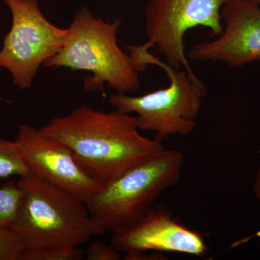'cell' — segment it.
I'll use <instances>...</instances> for the list:
<instances>
[{"mask_svg": "<svg viewBox=\"0 0 260 260\" xmlns=\"http://www.w3.org/2000/svg\"><path fill=\"white\" fill-rule=\"evenodd\" d=\"M71 150L84 171L101 185L148 160L164 147L161 140L140 134L136 116L88 105L51 119L39 129Z\"/></svg>", "mask_w": 260, "mask_h": 260, "instance_id": "obj_1", "label": "cell"}, {"mask_svg": "<svg viewBox=\"0 0 260 260\" xmlns=\"http://www.w3.org/2000/svg\"><path fill=\"white\" fill-rule=\"evenodd\" d=\"M21 201L11 228L27 251L79 247L107 231L74 195L32 173L20 177Z\"/></svg>", "mask_w": 260, "mask_h": 260, "instance_id": "obj_2", "label": "cell"}, {"mask_svg": "<svg viewBox=\"0 0 260 260\" xmlns=\"http://www.w3.org/2000/svg\"><path fill=\"white\" fill-rule=\"evenodd\" d=\"M121 24L120 19L105 21L82 7L75 12L64 46L44 66L91 73L92 83L85 85L88 90L107 85L117 93L135 91L140 87L139 71L118 44Z\"/></svg>", "mask_w": 260, "mask_h": 260, "instance_id": "obj_3", "label": "cell"}, {"mask_svg": "<svg viewBox=\"0 0 260 260\" xmlns=\"http://www.w3.org/2000/svg\"><path fill=\"white\" fill-rule=\"evenodd\" d=\"M149 49L146 44L129 47L130 56L139 72L148 64L164 70L170 80L169 86L138 96L116 92L108 102L119 112L136 114L139 129L155 132L159 140L171 135H190L196 129L208 89L203 81H194L185 70L173 68L149 53Z\"/></svg>", "mask_w": 260, "mask_h": 260, "instance_id": "obj_4", "label": "cell"}, {"mask_svg": "<svg viewBox=\"0 0 260 260\" xmlns=\"http://www.w3.org/2000/svg\"><path fill=\"white\" fill-rule=\"evenodd\" d=\"M184 156L164 148L102 186L87 208L106 231L115 232L144 215L153 203L181 177Z\"/></svg>", "mask_w": 260, "mask_h": 260, "instance_id": "obj_5", "label": "cell"}, {"mask_svg": "<svg viewBox=\"0 0 260 260\" xmlns=\"http://www.w3.org/2000/svg\"><path fill=\"white\" fill-rule=\"evenodd\" d=\"M12 24L0 49V68L20 90L31 88L39 68L64 46L68 28L43 14L38 0H5Z\"/></svg>", "mask_w": 260, "mask_h": 260, "instance_id": "obj_6", "label": "cell"}, {"mask_svg": "<svg viewBox=\"0 0 260 260\" xmlns=\"http://www.w3.org/2000/svg\"><path fill=\"white\" fill-rule=\"evenodd\" d=\"M225 0H149L145 10V31L150 46L156 45L167 64L184 68L194 81V74L184 51V38L189 29L203 26L213 36L223 30L221 9Z\"/></svg>", "mask_w": 260, "mask_h": 260, "instance_id": "obj_7", "label": "cell"}, {"mask_svg": "<svg viewBox=\"0 0 260 260\" xmlns=\"http://www.w3.org/2000/svg\"><path fill=\"white\" fill-rule=\"evenodd\" d=\"M29 170L85 203L102 185L90 177L66 145L43 135L28 124H21L14 140Z\"/></svg>", "mask_w": 260, "mask_h": 260, "instance_id": "obj_8", "label": "cell"}, {"mask_svg": "<svg viewBox=\"0 0 260 260\" xmlns=\"http://www.w3.org/2000/svg\"><path fill=\"white\" fill-rule=\"evenodd\" d=\"M113 247L124 259L148 251L176 252L203 256L208 246L203 236L178 222L167 207H153L127 226L112 232Z\"/></svg>", "mask_w": 260, "mask_h": 260, "instance_id": "obj_9", "label": "cell"}, {"mask_svg": "<svg viewBox=\"0 0 260 260\" xmlns=\"http://www.w3.org/2000/svg\"><path fill=\"white\" fill-rule=\"evenodd\" d=\"M225 27L213 42L196 44L188 51L194 61H221L240 68L260 60V6L254 0H228L222 7Z\"/></svg>", "mask_w": 260, "mask_h": 260, "instance_id": "obj_10", "label": "cell"}, {"mask_svg": "<svg viewBox=\"0 0 260 260\" xmlns=\"http://www.w3.org/2000/svg\"><path fill=\"white\" fill-rule=\"evenodd\" d=\"M30 173L15 142L0 138V179Z\"/></svg>", "mask_w": 260, "mask_h": 260, "instance_id": "obj_11", "label": "cell"}, {"mask_svg": "<svg viewBox=\"0 0 260 260\" xmlns=\"http://www.w3.org/2000/svg\"><path fill=\"white\" fill-rule=\"evenodd\" d=\"M18 184L9 182L0 187V227H11L21 201Z\"/></svg>", "mask_w": 260, "mask_h": 260, "instance_id": "obj_12", "label": "cell"}, {"mask_svg": "<svg viewBox=\"0 0 260 260\" xmlns=\"http://www.w3.org/2000/svg\"><path fill=\"white\" fill-rule=\"evenodd\" d=\"M27 248L11 227H0V260H24Z\"/></svg>", "mask_w": 260, "mask_h": 260, "instance_id": "obj_13", "label": "cell"}, {"mask_svg": "<svg viewBox=\"0 0 260 260\" xmlns=\"http://www.w3.org/2000/svg\"><path fill=\"white\" fill-rule=\"evenodd\" d=\"M85 252L78 247L49 248L26 251L24 260H80Z\"/></svg>", "mask_w": 260, "mask_h": 260, "instance_id": "obj_14", "label": "cell"}, {"mask_svg": "<svg viewBox=\"0 0 260 260\" xmlns=\"http://www.w3.org/2000/svg\"><path fill=\"white\" fill-rule=\"evenodd\" d=\"M87 260H119L121 252L113 247L112 244L93 241L89 244L85 252Z\"/></svg>", "mask_w": 260, "mask_h": 260, "instance_id": "obj_15", "label": "cell"}, {"mask_svg": "<svg viewBox=\"0 0 260 260\" xmlns=\"http://www.w3.org/2000/svg\"><path fill=\"white\" fill-rule=\"evenodd\" d=\"M252 189L256 199L260 202V169L256 173L255 179L253 183Z\"/></svg>", "mask_w": 260, "mask_h": 260, "instance_id": "obj_16", "label": "cell"}, {"mask_svg": "<svg viewBox=\"0 0 260 260\" xmlns=\"http://www.w3.org/2000/svg\"><path fill=\"white\" fill-rule=\"evenodd\" d=\"M225 1H228V0H225ZM254 2H256V3H257L258 5L260 6V0H254Z\"/></svg>", "mask_w": 260, "mask_h": 260, "instance_id": "obj_17", "label": "cell"}]
</instances>
